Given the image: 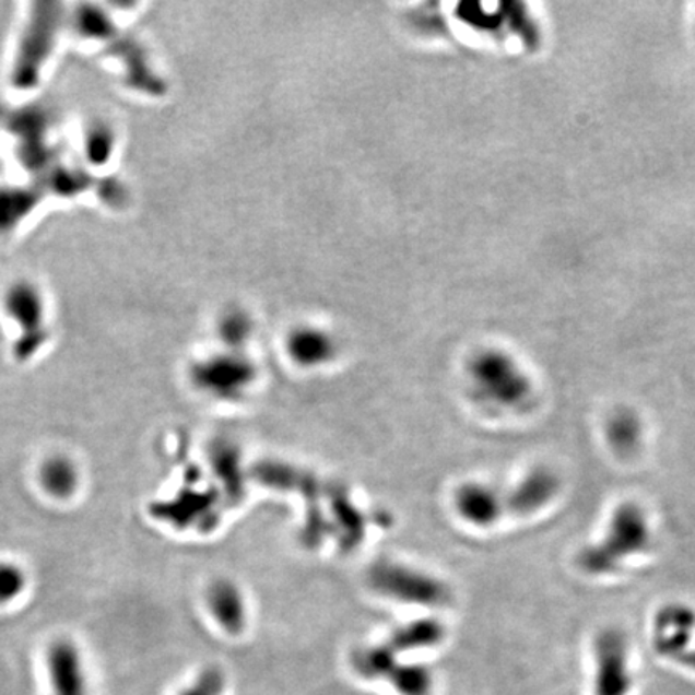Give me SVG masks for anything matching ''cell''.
<instances>
[{
	"label": "cell",
	"instance_id": "cell-1",
	"mask_svg": "<svg viewBox=\"0 0 695 695\" xmlns=\"http://www.w3.org/2000/svg\"><path fill=\"white\" fill-rule=\"evenodd\" d=\"M649 544L650 525L643 507L635 503L622 504L609 521L608 533L599 543L579 552V568L592 577L613 574Z\"/></svg>",
	"mask_w": 695,
	"mask_h": 695
},
{
	"label": "cell",
	"instance_id": "cell-2",
	"mask_svg": "<svg viewBox=\"0 0 695 695\" xmlns=\"http://www.w3.org/2000/svg\"><path fill=\"white\" fill-rule=\"evenodd\" d=\"M470 385L482 403L497 409H520L533 394V384L506 351L486 350L469 366Z\"/></svg>",
	"mask_w": 695,
	"mask_h": 695
},
{
	"label": "cell",
	"instance_id": "cell-3",
	"mask_svg": "<svg viewBox=\"0 0 695 695\" xmlns=\"http://www.w3.org/2000/svg\"><path fill=\"white\" fill-rule=\"evenodd\" d=\"M594 653V695H628L633 676L625 636L604 629L596 639Z\"/></svg>",
	"mask_w": 695,
	"mask_h": 695
},
{
	"label": "cell",
	"instance_id": "cell-4",
	"mask_svg": "<svg viewBox=\"0 0 695 695\" xmlns=\"http://www.w3.org/2000/svg\"><path fill=\"white\" fill-rule=\"evenodd\" d=\"M254 378L250 361L235 354L210 357L193 369L197 387L223 400L240 397Z\"/></svg>",
	"mask_w": 695,
	"mask_h": 695
},
{
	"label": "cell",
	"instance_id": "cell-5",
	"mask_svg": "<svg viewBox=\"0 0 695 695\" xmlns=\"http://www.w3.org/2000/svg\"><path fill=\"white\" fill-rule=\"evenodd\" d=\"M46 668L50 695H89L83 656L71 640L60 639L50 644Z\"/></svg>",
	"mask_w": 695,
	"mask_h": 695
},
{
	"label": "cell",
	"instance_id": "cell-6",
	"mask_svg": "<svg viewBox=\"0 0 695 695\" xmlns=\"http://www.w3.org/2000/svg\"><path fill=\"white\" fill-rule=\"evenodd\" d=\"M561 492L557 473L547 467H537L528 472L510 492L504 496L506 509L517 516H530L546 507Z\"/></svg>",
	"mask_w": 695,
	"mask_h": 695
},
{
	"label": "cell",
	"instance_id": "cell-7",
	"mask_svg": "<svg viewBox=\"0 0 695 695\" xmlns=\"http://www.w3.org/2000/svg\"><path fill=\"white\" fill-rule=\"evenodd\" d=\"M378 588L391 598L412 602H439L441 589L434 578L425 577L401 565H384L373 575Z\"/></svg>",
	"mask_w": 695,
	"mask_h": 695
},
{
	"label": "cell",
	"instance_id": "cell-8",
	"mask_svg": "<svg viewBox=\"0 0 695 695\" xmlns=\"http://www.w3.org/2000/svg\"><path fill=\"white\" fill-rule=\"evenodd\" d=\"M459 516L475 527H490L503 517L506 503L503 493L485 483H466L456 493Z\"/></svg>",
	"mask_w": 695,
	"mask_h": 695
},
{
	"label": "cell",
	"instance_id": "cell-9",
	"mask_svg": "<svg viewBox=\"0 0 695 695\" xmlns=\"http://www.w3.org/2000/svg\"><path fill=\"white\" fill-rule=\"evenodd\" d=\"M695 628L694 610L683 604H670L660 610L656 620V647L662 656L673 659L687 649Z\"/></svg>",
	"mask_w": 695,
	"mask_h": 695
},
{
	"label": "cell",
	"instance_id": "cell-10",
	"mask_svg": "<svg viewBox=\"0 0 695 695\" xmlns=\"http://www.w3.org/2000/svg\"><path fill=\"white\" fill-rule=\"evenodd\" d=\"M288 353L299 366L318 367L333 360L337 343L333 337L323 330L302 327L290 335Z\"/></svg>",
	"mask_w": 695,
	"mask_h": 695
},
{
	"label": "cell",
	"instance_id": "cell-11",
	"mask_svg": "<svg viewBox=\"0 0 695 695\" xmlns=\"http://www.w3.org/2000/svg\"><path fill=\"white\" fill-rule=\"evenodd\" d=\"M208 604L214 619L229 633H238L244 628V599L234 585L217 581L208 591Z\"/></svg>",
	"mask_w": 695,
	"mask_h": 695
},
{
	"label": "cell",
	"instance_id": "cell-12",
	"mask_svg": "<svg viewBox=\"0 0 695 695\" xmlns=\"http://www.w3.org/2000/svg\"><path fill=\"white\" fill-rule=\"evenodd\" d=\"M609 445L622 456H632L643 441V424L639 415L629 409H619L610 415L605 425Z\"/></svg>",
	"mask_w": 695,
	"mask_h": 695
},
{
	"label": "cell",
	"instance_id": "cell-13",
	"mask_svg": "<svg viewBox=\"0 0 695 695\" xmlns=\"http://www.w3.org/2000/svg\"><path fill=\"white\" fill-rule=\"evenodd\" d=\"M40 483L47 493L58 499H67L78 488V470L64 458H52L40 469Z\"/></svg>",
	"mask_w": 695,
	"mask_h": 695
},
{
	"label": "cell",
	"instance_id": "cell-14",
	"mask_svg": "<svg viewBox=\"0 0 695 695\" xmlns=\"http://www.w3.org/2000/svg\"><path fill=\"white\" fill-rule=\"evenodd\" d=\"M251 329H254L251 319L242 311H231L229 315L224 316L220 327L221 337L232 348H240L247 343L251 337Z\"/></svg>",
	"mask_w": 695,
	"mask_h": 695
},
{
	"label": "cell",
	"instance_id": "cell-15",
	"mask_svg": "<svg viewBox=\"0 0 695 695\" xmlns=\"http://www.w3.org/2000/svg\"><path fill=\"white\" fill-rule=\"evenodd\" d=\"M25 588V572L19 565L0 562V604L15 601Z\"/></svg>",
	"mask_w": 695,
	"mask_h": 695
},
{
	"label": "cell",
	"instance_id": "cell-16",
	"mask_svg": "<svg viewBox=\"0 0 695 695\" xmlns=\"http://www.w3.org/2000/svg\"><path fill=\"white\" fill-rule=\"evenodd\" d=\"M223 690V674L217 670H207L179 695H221Z\"/></svg>",
	"mask_w": 695,
	"mask_h": 695
},
{
	"label": "cell",
	"instance_id": "cell-17",
	"mask_svg": "<svg viewBox=\"0 0 695 695\" xmlns=\"http://www.w3.org/2000/svg\"><path fill=\"white\" fill-rule=\"evenodd\" d=\"M673 660H676L681 665L693 668L695 671V649H684L683 652L678 653V656L673 657Z\"/></svg>",
	"mask_w": 695,
	"mask_h": 695
}]
</instances>
